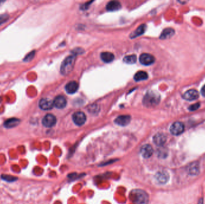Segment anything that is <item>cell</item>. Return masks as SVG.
<instances>
[{
	"label": "cell",
	"mask_w": 205,
	"mask_h": 204,
	"mask_svg": "<svg viewBox=\"0 0 205 204\" xmlns=\"http://www.w3.org/2000/svg\"><path fill=\"white\" fill-rule=\"evenodd\" d=\"M123 61L128 64H134L136 63L137 56L135 55H128L124 57Z\"/></svg>",
	"instance_id": "cell-22"
},
{
	"label": "cell",
	"mask_w": 205,
	"mask_h": 204,
	"mask_svg": "<svg viewBox=\"0 0 205 204\" xmlns=\"http://www.w3.org/2000/svg\"><path fill=\"white\" fill-rule=\"evenodd\" d=\"M140 154L144 158H149L152 156L154 153V150L152 146L149 144H146L143 146L140 149Z\"/></svg>",
	"instance_id": "cell-9"
},
{
	"label": "cell",
	"mask_w": 205,
	"mask_h": 204,
	"mask_svg": "<svg viewBox=\"0 0 205 204\" xmlns=\"http://www.w3.org/2000/svg\"><path fill=\"white\" fill-rule=\"evenodd\" d=\"M148 78V75L147 72L144 71H139L134 76V79L136 81H140L145 80Z\"/></svg>",
	"instance_id": "cell-21"
},
{
	"label": "cell",
	"mask_w": 205,
	"mask_h": 204,
	"mask_svg": "<svg viewBox=\"0 0 205 204\" xmlns=\"http://www.w3.org/2000/svg\"><path fill=\"white\" fill-rule=\"evenodd\" d=\"M21 122V120L18 118H9L4 123V126L6 128H15L16 126L18 125Z\"/></svg>",
	"instance_id": "cell-17"
},
{
	"label": "cell",
	"mask_w": 205,
	"mask_h": 204,
	"mask_svg": "<svg viewBox=\"0 0 205 204\" xmlns=\"http://www.w3.org/2000/svg\"><path fill=\"white\" fill-rule=\"evenodd\" d=\"M2 178L4 180L7 181H13L17 179L15 177L12 176V175H2Z\"/></svg>",
	"instance_id": "cell-25"
},
{
	"label": "cell",
	"mask_w": 205,
	"mask_h": 204,
	"mask_svg": "<svg viewBox=\"0 0 205 204\" xmlns=\"http://www.w3.org/2000/svg\"><path fill=\"white\" fill-rule=\"evenodd\" d=\"M199 94L195 89H190L183 95V98L187 101H193L198 98Z\"/></svg>",
	"instance_id": "cell-12"
},
{
	"label": "cell",
	"mask_w": 205,
	"mask_h": 204,
	"mask_svg": "<svg viewBox=\"0 0 205 204\" xmlns=\"http://www.w3.org/2000/svg\"><path fill=\"white\" fill-rule=\"evenodd\" d=\"M198 204H203V202H202V199H201V202H200Z\"/></svg>",
	"instance_id": "cell-30"
},
{
	"label": "cell",
	"mask_w": 205,
	"mask_h": 204,
	"mask_svg": "<svg viewBox=\"0 0 205 204\" xmlns=\"http://www.w3.org/2000/svg\"><path fill=\"white\" fill-rule=\"evenodd\" d=\"M53 102L54 106L59 109H64L67 105V100L66 98L61 95L56 96L54 99Z\"/></svg>",
	"instance_id": "cell-10"
},
{
	"label": "cell",
	"mask_w": 205,
	"mask_h": 204,
	"mask_svg": "<svg viewBox=\"0 0 205 204\" xmlns=\"http://www.w3.org/2000/svg\"><path fill=\"white\" fill-rule=\"evenodd\" d=\"M166 152L167 151L166 150H159V151H158V153H159V154H158L159 155V156L161 157H164L165 156H166V155H167Z\"/></svg>",
	"instance_id": "cell-27"
},
{
	"label": "cell",
	"mask_w": 205,
	"mask_h": 204,
	"mask_svg": "<svg viewBox=\"0 0 205 204\" xmlns=\"http://www.w3.org/2000/svg\"><path fill=\"white\" fill-rule=\"evenodd\" d=\"M175 33V31L172 28H166L162 32L159 38L161 39H164L172 37Z\"/></svg>",
	"instance_id": "cell-20"
},
{
	"label": "cell",
	"mask_w": 205,
	"mask_h": 204,
	"mask_svg": "<svg viewBox=\"0 0 205 204\" xmlns=\"http://www.w3.org/2000/svg\"><path fill=\"white\" fill-rule=\"evenodd\" d=\"M129 198L134 204H148L149 196L141 189L133 190L129 193Z\"/></svg>",
	"instance_id": "cell-1"
},
{
	"label": "cell",
	"mask_w": 205,
	"mask_h": 204,
	"mask_svg": "<svg viewBox=\"0 0 205 204\" xmlns=\"http://www.w3.org/2000/svg\"><path fill=\"white\" fill-rule=\"evenodd\" d=\"M73 120L76 125L82 126L86 120V117L83 112L77 111L73 114Z\"/></svg>",
	"instance_id": "cell-4"
},
{
	"label": "cell",
	"mask_w": 205,
	"mask_h": 204,
	"mask_svg": "<svg viewBox=\"0 0 205 204\" xmlns=\"http://www.w3.org/2000/svg\"><path fill=\"white\" fill-rule=\"evenodd\" d=\"M145 30H146V25L144 24H143V25L139 26L137 28L136 31H134L133 33L131 34L130 38L134 39L137 37H139V36L142 35L144 33Z\"/></svg>",
	"instance_id": "cell-19"
},
{
	"label": "cell",
	"mask_w": 205,
	"mask_h": 204,
	"mask_svg": "<svg viewBox=\"0 0 205 204\" xmlns=\"http://www.w3.org/2000/svg\"><path fill=\"white\" fill-rule=\"evenodd\" d=\"M160 100L159 95L154 92H149L145 95L144 104L146 107H153L159 104Z\"/></svg>",
	"instance_id": "cell-3"
},
{
	"label": "cell",
	"mask_w": 205,
	"mask_h": 204,
	"mask_svg": "<svg viewBox=\"0 0 205 204\" xmlns=\"http://www.w3.org/2000/svg\"><path fill=\"white\" fill-rule=\"evenodd\" d=\"M75 61L76 57L75 55H71L66 58L61 64V74L66 76L70 73L74 68Z\"/></svg>",
	"instance_id": "cell-2"
},
{
	"label": "cell",
	"mask_w": 205,
	"mask_h": 204,
	"mask_svg": "<svg viewBox=\"0 0 205 204\" xmlns=\"http://www.w3.org/2000/svg\"><path fill=\"white\" fill-rule=\"evenodd\" d=\"M56 123V118L52 114H47L42 120V124L46 128H52Z\"/></svg>",
	"instance_id": "cell-5"
},
{
	"label": "cell",
	"mask_w": 205,
	"mask_h": 204,
	"mask_svg": "<svg viewBox=\"0 0 205 204\" xmlns=\"http://www.w3.org/2000/svg\"><path fill=\"white\" fill-rule=\"evenodd\" d=\"M121 8V4L118 1H110L107 3L106 6V9L107 11L109 12H115L119 10Z\"/></svg>",
	"instance_id": "cell-16"
},
{
	"label": "cell",
	"mask_w": 205,
	"mask_h": 204,
	"mask_svg": "<svg viewBox=\"0 0 205 204\" xmlns=\"http://www.w3.org/2000/svg\"><path fill=\"white\" fill-rule=\"evenodd\" d=\"M101 60L106 63H110L114 60L115 56L110 52H103L100 55Z\"/></svg>",
	"instance_id": "cell-18"
},
{
	"label": "cell",
	"mask_w": 205,
	"mask_h": 204,
	"mask_svg": "<svg viewBox=\"0 0 205 204\" xmlns=\"http://www.w3.org/2000/svg\"><path fill=\"white\" fill-rule=\"evenodd\" d=\"M200 107V103H196L194 104H193L190 106V107L188 108V109L190 111H195V110H198V109Z\"/></svg>",
	"instance_id": "cell-26"
},
{
	"label": "cell",
	"mask_w": 205,
	"mask_h": 204,
	"mask_svg": "<svg viewBox=\"0 0 205 204\" xmlns=\"http://www.w3.org/2000/svg\"><path fill=\"white\" fill-rule=\"evenodd\" d=\"M140 62L144 65H150L155 62V58L152 55L143 53L140 56Z\"/></svg>",
	"instance_id": "cell-8"
},
{
	"label": "cell",
	"mask_w": 205,
	"mask_h": 204,
	"mask_svg": "<svg viewBox=\"0 0 205 204\" xmlns=\"http://www.w3.org/2000/svg\"><path fill=\"white\" fill-rule=\"evenodd\" d=\"M201 94L203 96H205V85L201 89Z\"/></svg>",
	"instance_id": "cell-29"
},
{
	"label": "cell",
	"mask_w": 205,
	"mask_h": 204,
	"mask_svg": "<svg viewBox=\"0 0 205 204\" xmlns=\"http://www.w3.org/2000/svg\"><path fill=\"white\" fill-rule=\"evenodd\" d=\"M189 172L192 175L198 174L199 172V168H198V165L197 163H195L194 164H192L190 166Z\"/></svg>",
	"instance_id": "cell-23"
},
{
	"label": "cell",
	"mask_w": 205,
	"mask_h": 204,
	"mask_svg": "<svg viewBox=\"0 0 205 204\" xmlns=\"http://www.w3.org/2000/svg\"><path fill=\"white\" fill-rule=\"evenodd\" d=\"M166 140L167 137L164 133H157L153 137V141L158 146H163L166 143Z\"/></svg>",
	"instance_id": "cell-11"
},
{
	"label": "cell",
	"mask_w": 205,
	"mask_h": 204,
	"mask_svg": "<svg viewBox=\"0 0 205 204\" xmlns=\"http://www.w3.org/2000/svg\"><path fill=\"white\" fill-rule=\"evenodd\" d=\"M155 177L156 180L160 184H165L168 180L169 175L166 171H160L156 174Z\"/></svg>",
	"instance_id": "cell-15"
},
{
	"label": "cell",
	"mask_w": 205,
	"mask_h": 204,
	"mask_svg": "<svg viewBox=\"0 0 205 204\" xmlns=\"http://www.w3.org/2000/svg\"><path fill=\"white\" fill-rule=\"evenodd\" d=\"M39 107L43 110H51L53 107V102L52 100L48 98H43L39 101Z\"/></svg>",
	"instance_id": "cell-7"
},
{
	"label": "cell",
	"mask_w": 205,
	"mask_h": 204,
	"mask_svg": "<svg viewBox=\"0 0 205 204\" xmlns=\"http://www.w3.org/2000/svg\"><path fill=\"white\" fill-rule=\"evenodd\" d=\"M35 53H35V51H32V52H30V53H28V55H27L25 57V58L23 59V61H25V62H29V61H31L34 58V57L35 56Z\"/></svg>",
	"instance_id": "cell-24"
},
{
	"label": "cell",
	"mask_w": 205,
	"mask_h": 204,
	"mask_svg": "<svg viewBox=\"0 0 205 204\" xmlns=\"http://www.w3.org/2000/svg\"><path fill=\"white\" fill-rule=\"evenodd\" d=\"M131 121V117L129 115H121L118 116L115 120V122L118 125L125 126L128 125Z\"/></svg>",
	"instance_id": "cell-13"
},
{
	"label": "cell",
	"mask_w": 205,
	"mask_h": 204,
	"mask_svg": "<svg viewBox=\"0 0 205 204\" xmlns=\"http://www.w3.org/2000/svg\"><path fill=\"white\" fill-rule=\"evenodd\" d=\"M78 88H79L78 83L75 81H71L69 82L65 87L66 92L70 94H73L76 93L77 90H78Z\"/></svg>",
	"instance_id": "cell-14"
},
{
	"label": "cell",
	"mask_w": 205,
	"mask_h": 204,
	"mask_svg": "<svg viewBox=\"0 0 205 204\" xmlns=\"http://www.w3.org/2000/svg\"><path fill=\"white\" fill-rule=\"evenodd\" d=\"M1 1H0V4H1Z\"/></svg>",
	"instance_id": "cell-31"
},
{
	"label": "cell",
	"mask_w": 205,
	"mask_h": 204,
	"mask_svg": "<svg viewBox=\"0 0 205 204\" xmlns=\"http://www.w3.org/2000/svg\"><path fill=\"white\" fill-rule=\"evenodd\" d=\"M170 131L173 135H179L183 133L184 131V125L182 122H176L171 126Z\"/></svg>",
	"instance_id": "cell-6"
},
{
	"label": "cell",
	"mask_w": 205,
	"mask_h": 204,
	"mask_svg": "<svg viewBox=\"0 0 205 204\" xmlns=\"http://www.w3.org/2000/svg\"><path fill=\"white\" fill-rule=\"evenodd\" d=\"M8 18V16L7 15H3L0 16V25L5 22L7 20Z\"/></svg>",
	"instance_id": "cell-28"
}]
</instances>
